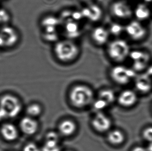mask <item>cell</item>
<instances>
[{
	"label": "cell",
	"instance_id": "1",
	"mask_svg": "<svg viewBox=\"0 0 152 151\" xmlns=\"http://www.w3.org/2000/svg\"><path fill=\"white\" fill-rule=\"evenodd\" d=\"M69 97L73 106L76 108H84L93 104L94 93L88 86L77 84L70 90Z\"/></svg>",
	"mask_w": 152,
	"mask_h": 151
},
{
	"label": "cell",
	"instance_id": "2",
	"mask_svg": "<svg viewBox=\"0 0 152 151\" xmlns=\"http://www.w3.org/2000/svg\"><path fill=\"white\" fill-rule=\"evenodd\" d=\"M54 53L60 61L68 63L73 61L80 53L78 45L70 39L59 41L54 47Z\"/></svg>",
	"mask_w": 152,
	"mask_h": 151
},
{
	"label": "cell",
	"instance_id": "3",
	"mask_svg": "<svg viewBox=\"0 0 152 151\" xmlns=\"http://www.w3.org/2000/svg\"><path fill=\"white\" fill-rule=\"evenodd\" d=\"M132 50L129 44L121 38L111 41L107 49L109 57L117 63L123 62L128 59Z\"/></svg>",
	"mask_w": 152,
	"mask_h": 151
},
{
	"label": "cell",
	"instance_id": "4",
	"mask_svg": "<svg viewBox=\"0 0 152 151\" xmlns=\"http://www.w3.org/2000/svg\"><path fill=\"white\" fill-rule=\"evenodd\" d=\"M128 59L132 62L131 68L138 73L148 68L151 65L152 56L146 50L137 49L131 51Z\"/></svg>",
	"mask_w": 152,
	"mask_h": 151
},
{
	"label": "cell",
	"instance_id": "5",
	"mask_svg": "<svg viewBox=\"0 0 152 151\" xmlns=\"http://www.w3.org/2000/svg\"><path fill=\"white\" fill-rule=\"evenodd\" d=\"M125 33L132 41L139 42L146 38L148 35V30L145 23L134 19L129 21L125 26Z\"/></svg>",
	"mask_w": 152,
	"mask_h": 151
},
{
	"label": "cell",
	"instance_id": "6",
	"mask_svg": "<svg viewBox=\"0 0 152 151\" xmlns=\"http://www.w3.org/2000/svg\"><path fill=\"white\" fill-rule=\"evenodd\" d=\"M0 108L4 111L7 118H15L21 113L22 104L16 96L7 94L0 99Z\"/></svg>",
	"mask_w": 152,
	"mask_h": 151
},
{
	"label": "cell",
	"instance_id": "7",
	"mask_svg": "<svg viewBox=\"0 0 152 151\" xmlns=\"http://www.w3.org/2000/svg\"><path fill=\"white\" fill-rule=\"evenodd\" d=\"M110 75L116 83L121 85H125L136 77L137 73L132 68L118 65L112 68Z\"/></svg>",
	"mask_w": 152,
	"mask_h": 151
},
{
	"label": "cell",
	"instance_id": "8",
	"mask_svg": "<svg viewBox=\"0 0 152 151\" xmlns=\"http://www.w3.org/2000/svg\"><path fill=\"white\" fill-rule=\"evenodd\" d=\"M113 16L121 20H129L133 17L134 7L124 0L114 2L111 7Z\"/></svg>",
	"mask_w": 152,
	"mask_h": 151
},
{
	"label": "cell",
	"instance_id": "9",
	"mask_svg": "<svg viewBox=\"0 0 152 151\" xmlns=\"http://www.w3.org/2000/svg\"><path fill=\"white\" fill-rule=\"evenodd\" d=\"M112 124L111 118L103 112L96 113L91 120L93 128L99 133H103L110 131Z\"/></svg>",
	"mask_w": 152,
	"mask_h": 151
},
{
	"label": "cell",
	"instance_id": "10",
	"mask_svg": "<svg viewBox=\"0 0 152 151\" xmlns=\"http://www.w3.org/2000/svg\"><path fill=\"white\" fill-rule=\"evenodd\" d=\"M152 16V8L150 4L140 1L134 6L133 17L137 20L145 23Z\"/></svg>",
	"mask_w": 152,
	"mask_h": 151
},
{
	"label": "cell",
	"instance_id": "11",
	"mask_svg": "<svg viewBox=\"0 0 152 151\" xmlns=\"http://www.w3.org/2000/svg\"><path fill=\"white\" fill-rule=\"evenodd\" d=\"M0 37L3 41L4 47H12L18 41L19 35L14 28L5 26L0 31Z\"/></svg>",
	"mask_w": 152,
	"mask_h": 151
},
{
	"label": "cell",
	"instance_id": "12",
	"mask_svg": "<svg viewBox=\"0 0 152 151\" xmlns=\"http://www.w3.org/2000/svg\"><path fill=\"white\" fill-rule=\"evenodd\" d=\"M21 130L26 135L31 136L35 134L39 129V123L35 118L29 116L23 118L20 122Z\"/></svg>",
	"mask_w": 152,
	"mask_h": 151
},
{
	"label": "cell",
	"instance_id": "13",
	"mask_svg": "<svg viewBox=\"0 0 152 151\" xmlns=\"http://www.w3.org/2000/svg\"><path fill=\"white\" fill-rule=\"evenodd\" d=\"M138 96L134 91L129 89L125 90L119 94L117 98L118 102L124 107H131L136 104Z\"/></svg>",
	"mask_w": 152,
	"mask_h": 151
},
{
	"label": "cell",
	"instance_id": "14",
	"mask_svg": "<svg viewBox=\"0 0 152 151\" xmlns=\"http://www.w3.org/2000/svg\"><path fill=\"white\" fill-rule=\"evenodd\" d=\"M135 79V86L139 92L145 93L152 89V78L147 73L137 75Z\"/></svg>",
	"mask_w": 152,
	"mask_h": 151
},
{
	"label": "cell",
	"instance_id": "15",
	"mask_svg": "<svg viewBox=\"0 0 152 151\" xmlns=\"http://www.w3.org/2000/svg\"><path fill=\"white\" fill-rule=\"evenodd\" d=\"M84 18L93 22L99 20L102 16V10L101 8L95 4H89L88 6L82 10Z\"/></svg>",
	"mask_w": 152,
	"mask_h": 151
},
{
	"label": "cell",
	"instance_id": "16",
	"mask_svg": "<svg viewBox=\"0 0 152 151\" xmlns=\"http://www.w3.org/2000/svg\"><path fill=\"white\" fill-rule=\"evenodd\" d=\"M77 129V125L74 121L66 119L62 121L58 125V133L64 137L74 135Z\"/></svg>",
	"mask_w": 152,
	"mask_h": 151
},
{
	"label": "cell",
	"instance_id": "17",
	"mask_svg": "<svg viewBox=\"0 0 152 151\" xmlns=\"http://www.w3.org/2000/svg\"><path fill=\"white\" fill-rule=\"evenodd\" d=\"M110 32L104 27H96L93 30L91 37L93 41L97 45H103L105 44L109 40Z\"/></svg>",
	"mask_w": 152,
	"mask_h": 151
},
{
	"label": "cell",
	"instance_id": "18",
	"mask_svg": "<svg viewBox=\"0 0 152 151\" xmlns=\"http://www.w3.org/2000/svg\"><path fill=\"white\" fill-rule=\"evenodd\" d=\"M2 136L6 140L14 141L18 137V131L16 127L11 123H6L2 125L1 129Z\"/></svg>",
	"mask_w": 152,
	"mask_h": 151
},
{
	"label": "cell",
	"instance_id": "19",
	"mask_svg": "<svg viewBox=\"0 0 152 151\" xmlns=\"http://www.w3.org/2000/svg\"><path fill=\"white\" fill-rule=\"evenodd\" d=\"M107 139L110 143L114 145H121L125 140L123 132L119 129H113L109 131Z\"/></svg>",
	"mask_w": 152,
	"mask_h": 151
},
{
	"label": "cell",
	"instance_id": "20",
	"mask_svg": "<svg viewBox=\"0 0 152 151\" xmlns=\"http://www.w3.org/2000/svg\"><path fill=\"white\" fill-rule=\"evenodd\" d=\"M65 33L71 38L78 37L80 33L79 25L73 21L68 20L65 23Z\"/></svg>",
	"mask_w": 152,
	"mask_h": 151
},
{
	"label": "cell",
	"instance_id": "21",
	"mask_svg": "<svg viewBox=\"0 0 152 151\" xmlns=\"http://www.w3.org/2000/svg\"><path fill=\"white\" fill-rule=\"evenodd\" d=\"M98 98L104 100L109 106L113 104L116 100L115 93L113 90L109 89L101 90L98 94Z\"/></svg>",
	"mask_w": 152,
	"mask_h": 151
},
{
	"label": "cell",
	"instance_id": "22",
	"mask_svg": "<svg viewBox=\"0 0 152 151\" xmlns=\"http://www.w3.org/2000/svg\"><path fill=\"white\" fill-rule=\"evenodd\" d=\"M26 113L28 116L35 118L39 116L42 113L41 106L37 103H33L27 107Z\"/></svg>",
	"mask_w": 152,
	"mask_h": 151
},
{
	"label": "cell",
	"instance_id": "23",
	"mask_svg": "<svg viewBox=\"0 0 152 151\" xmlns=\"http://www.w3.org/2000/svg\"><path fill=\"white\" fill-rule=\"evenodd\" d=\"M59 142L55 141H45L41 151H60Z\"/></svg>",
	"mask_w": 152,
	"mask_h": 151
},
{
	"label": "cell",
	"instance_id": "24",
	"mask_svg": "<svg viewBox=\"0 0 152 151\" xmlns=\"http://www.w3.org/2000/svg\"><path fill=\"white\" fill-rule=\"evenodd\" d=\"M92 104L93 109L96 111V113L103 112V111L104 110L109 106L107 102L99 98H97L96 100H94Z\"/></svg>",
	"mask_w": 152,
	"mask_h": 151
},
{
	"label": "cell",
	"instance_id": "25",
	"mask_svg": "<svg viewBox=\"0 0 152 151\" xmlns=\"http://www.w3.org/2000/svg\"><path fill=\"white\" fill-rule=\"evenodd\" d=\"M125 32V26L118 23H114L110 28V33L114 36H119Z\"/></svg>",
	"mask_w": 152,
	"mask_h": 151
},
{
	"label": "cell",
	"instance_id": "26",
	"mask_svg": "<svg viewBox=\"0 0 152 151\" xmlns=\"http://www.w3.org/2000/svg\"><path fill=\"white\" fill-rule=\"evenodd\" d=\"M45 140L60 142L59 133L54 131H50L48 132L46 135Z\"/></svg>",
	"mask_w": 152,
	"mask_h": 151
},
{
	"label": "cell",
	"instance_id": "27",
	"mask_svg": "<svg viewBox=\"0 0 152 151\" xmlns=\"http://www.w3.org/2000/svg\"><path fill=\"white\" fill-rule=\"evenodd\" d=\"M142 136L144 140L149 143L152 142V126H149L144 129L142 133Z\"/></svg>",
	"mask_w": 152,
	"mask_h": 151
},
{
	"label": "cell",
	"instance_id": "28",
	"mask_svg": "<svg viewBox=\"0 0 152 151\" xmlns=\"http://www.w3.org/2000/svg\"><path fill=\"white\" fill-rule=\"evenodd\" d=\"M10 19L8 12L4 9H0V23H6Z\"/></svg>",
	"mask_w": 152,
	"mask_h": 151
},
{
	"label": "cell",
	"instance_id": "29",
	"mask_svg": "<svg viewBox=\"0 0 152 151\" xmlns=\"http://www.w3.org/2000/svg\"><path fill=\"white\" fill-rule=\"evenodd\" d=\"M23 151H41V149L36 143L29 142L25 145Z\"/></svg>",
	"mask_w": 152,
	"mask_h": 151
},
{
	"label": "cell",
	"instance_id": "30",
	"mask_svg": "<svg viewBox=\"0 0 152 151\" xmlns=\"http://www.w3.org/2000/svg\"><path fill=\"white\" fill-rule=\"evenodd\" d=\"M132 151H147V150L145 147H143L141 146H137L134 147Z\"/></svg>",
	"mask_w": 152,
	"mask_h": 151
},
{
	"label": "cell",
	"instance_id": "31",
	"mask_svg": "<svg viewBox=\"0 0 152 151\" xmlns=\"http://www.w3.org/2000/svg\"><path fill=\"white\" fill-rule=\"evenodd\" d=\"M6 118H7L6 116V113L2 109L0 108V121Z\"/></svg>",
	"mask_w": 152,
	"mask_h": 151
},
{
	"label": "cell",
	"instance_id": "32",
	"mask_svg": "<svg viewBox=\"0 0 152 151\" xmlns=\"http://www.w3.org/2000/svg\"><path fill=\"white\" fill-rule=\"evenodd\" d=\"M147 151H152V142H151L148 144V147H146Z\"/></svg>",
	"mask_w": 152,
	"mask_h": 151
},
{
	"label": "cell",
	"instance_id": "33",
	"mask_svg": "<svg viewBox=\"0 0 152 151\" xmlns=\"http://www.w3.org/2000/svg\"><path fill=\"white\" fill-rule=\"evenodd\" d=\"M141 2H144L147 4H150V3L152 2V0H141Z\"/></svg>",
	"mask_w": 152,
	"mask_h": 151
},
{
	"label": "cell",
	"instance_id": "34",
	"mask_svg": "<svg viewBox=\"0 0 152 151\" xmlns=\"http://www.w3.org/2000/svg\"><path fill=\"white\" fill-rule=\"evenodd\" d=\"M4 47V44H3V41H2V39L1 38V37H0V47Z\"/></svg>",
	"mask_w": 152,
	"mask_h": 151
},
{
	"label": "cell",
	"instance_id": "35",
	"mask_svg": "<svg viewBox=\"0 0 152 151\" xmlns=\"http://www.w3.org/2000/svg\"><path fill=\"white\" fill-rule=\"evenodd\" d=\"M83 2H85V3H90L93 0H82Z\"/></svg>",
	"mask_w": 152,
	"mask_h": 151
},
{
	"label": "cell",
	"instance_id": "36",
	"mask_svg": "<svg viewBox=\"0 0 152 151\" xmlns=\"http://www.w3.org/2000/svg\"></svg>",
	"mask_w": 152,
	"mask_h": 151
}]
</instances>
